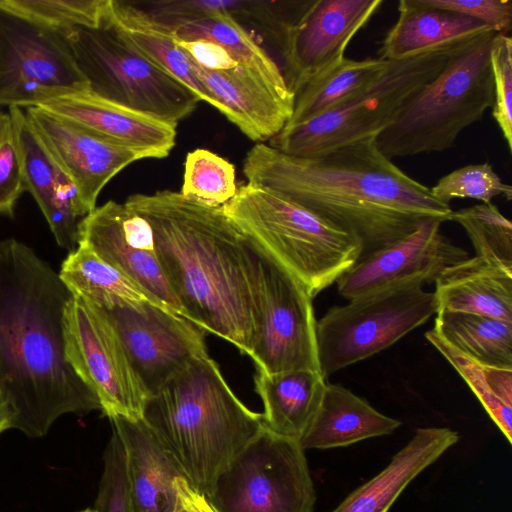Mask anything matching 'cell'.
<instances>
[{
	"label": "cell",
	"instance_id": "cell-2",
	"mask_svg": "<svg viewBox=\"0 0 512 512\" xmlns=\"http://www.w3.org/2000/svg\"><path fill=\"white\" fill-rule=\"evenodd\" d=\"M243 173L247 183L276 191L350 234L361 246L359 260L426 220L449 221L453 211L384 156L376 136L309 157L258 143L247 152Z\"/></svg>",
	"mask_w": 512,
	"mask_h": 512
},
{
	"label": "cell",
	"instance_id": "cell-38",
	"mask_svg": "<svg viewBox=\"0 0 512 512\" xmlns=\"http://www.w3.org/2000/svg\"><path fill=\"white\" fill-rule=\"evenodd\" d=\"M438 200L449 203L454 198H471L483 204L496 196L512 198V188L504 183L488 162L470 164L443 176L430 188Z\"/></svg>",
	"mask_w": 512,
	"mask_h": 512
},
{
	"label": "cell",
	"instance_id": "cell-9",
	"mask_svg": "<svg viewBox=\"0 0 512 512\" xmlns=\"http://www.w3.org/2000/svg\"><path fill=\"white\" fill-rule=\"evenodd\" d=\"M408 279L331 307L317 321L319 370L324 378L387 349L438 311L434 292Z\"/></svg>",
	"mask_w": 512,
	"mask_h": 512
},
{
	"label": "cell",
	"instance_id": "cell-17",
	"mask_svg": "<svg viewBox=\"0 0 512 512\" xmlns=\"http://www.w3.org/2000/svg\"><path fill=\"white\" fill-rule=\"evenodd\" d=\"M61 169L74 182L87 215L106 184L133 162L150 155L38 107L25 111Z\"/></svg>",
	"mask_w": 512,
	"mask_h": 512
},
{
	"label": "cell",
	"instance_id": "cell-15",
	"mask_svg": "<svg viewBox=\"0 0 512 512\" xmlns=\"http://www.w3.org/2000/svg\"><path fill=\"white\" fill-rule=\"evenodd\" d=\"M383 0H310L287 27L280 51L283 76L295 94L345 58L348 44Z\"/></svg>",
	"mask_w": 512,
	"mask_h": 512
},
{
	"label": "cell",
	"instance_id": "cell-10",
	"mask_svg": "<svg viewBox=\"0 0 512 512\" xmlns=\"http://www.w3.org/2000/svg\"><path fill=\"white\" fill-rule=\"evenodd\" d=\"M216 512H313L316 493L299 441L263 428L216 478Z\"/></svg>",
	"mask_w": 512,
	"mask_h": 512
},
{
	"label": "cell",
	"instance_id": "cell-22",
	"mask_svg": "<svg viewBox=\"0 0 512 512\" xmlns=\"http://www.w3.org/2000/svg\"><path fill=\"white\" fill-rule=\"evenodd\" d=\"M458 440V432L447 427L418 428L384 469L331 512H388L408 485Z\"/></svg>",
	"mask_w": 512,
	"mask_h": 512
},
{
	"label": "cell",
	"instance_id": "cell-37",
	"mask_svg": "<svg viewBox=\"0 0 512 512\" xmlns=\"http://www.w3.org/2000/svg\"><path fill=\"white\" fill-rule=\"evenodd\" d=\"M154 23L169 27L216 13L248 20L254 13L255 0H161L132 2Z\"/></svg>",
	"mask_w": 512,
	"mask_h": 512
},
{
	"label": "cell",
	"instance_id": "cell-30",
	"mask_svg": "<svg viewBox=\"0 0 512 512\" xmlns=\"http://www.w3.org/2000/svg\"><path fill=\"white\" fill-rule=\"evenodd\" d=\"M435 315L433 328L457 350L483 364L512 368V322L466 312Z\"/></svg>",
	"mask_w": 512,
	"mask_h": 512
},
{
	"label": "cell",
	"instance_id": "cell-42",
	"mask_svg": "<svg viewBox=\"0 0 512 512\" xmlns=\"http://www.w3.org/2000/svg\"><path fill=\"white\" fill-rule=\"evenodd\" d=\"M427 4L479 20L497 34L508 35L512 27L511 0H425Z\"/></svg>",
	"mask_w": 512,
	"mask_h": 512
},
{
	"label": "cell",
	"instance_id": "cell-41",
	"mask_svg": "<svg viewBox=\"0 0 512 512\" xmlns=\"http://www.w3.org/2000/svg\"><path fill=\"white\" fill-rule=\"evenodd\" d=\"M24 191L21 159L11 121L0 144V216H14L15 205Z\"/></svg>",
	"mask_w": 512,
	"mask_h": 512
},
{
	"label": "cell",
	"instance_id": "cell-28",
	"mask_svg": "<svg viewBox=\"0 0 512 512\" xmlns=\"http://www.w3.org/2000/svg\"><path fill=\"white\" fill-rule=\"evenodd\" d=\"M110 21L146 58L185 85L200 101L219 110L215 99L193 72L186 54L132 2L110 0Z\"/></svg>",
	"mask_w": 512,
	"mask_h": 512
},
{
	"label": "cell",
	"instance_id": "cell-18",
	"mask_svg": "<svg viewBox=\"0 0 512 512\" xmlns=\"http://www.w3.org/2000/svg\"><path fill=\"white\" fill-rule=\"evenodd\" d=\"M442 223L426 220L408 235L357 261L336 281L339 294L350 300L408 279L434 282L445 268L469 257L441 233Z\"/></svg>",
	"mask_w": 512,
	"mask_h": 512
},
{
	"label": "cell",
	"instance_id": "cell-45",
	"mask_svg": "<svg viewBox=\"0 0 512 512\" xmlns=\"http://www.w3.org/2000/svg\"><path fill=\"white\" fill-rule=\"evenodd\" d=\"M16 416L11 397L0 377V435L9 429H14Z\"/></svg>",
	"mask_w": 512,
	"mask_h": 512
},
{
	"label": "cell",
	"instance_id": "cell-43",
	"mask_svg": "<svg viewBox=\"0 0 512 512\" xmlns=\"http://www.w3.org/2000/svg\"><path fill=\"white\" fill-rule=\"evenodd\" d=\"M173 40L190 60L208 70H230L239 65L226 49L215 42L203 39Z\"/></svg>",
	"mask_w": 512,
	"mask_h": 512
},
{
	"label": "cell",
	"instance_id": "cell-12",
	"mask_svg": "<svg viewBox=\"0 0 512 512\" xmlns=\"http://www.w3.org/2000/svg\"><path fill=\"white\" fill-rule=\"evenodd\" d=\"M87 87L65 34L0 8V106L35 107L53 91Z\"/></svg>",
	"mask_w": 512,
	"mask_h": 512
},
{
	"label": "cell",
	"instance_id": "cell-46",
	"mask_svg": "<svg viewBox=\"0 0 512 512\" xmlns=\"http://www.w3.org/2000/svg\"><path fill=\"white\" fill-rule=\"evenodd\" d=\"M11 126V117L9 112L0 110V144Z\"/></svg>",
	"mask_w": 512,
	"mask_h": 512
},
{
	"label": "cell",
	"instance_id": "cell-16",
	"mask_svg": "<svg viewBox=\"0 0 512 512\" xmlns=\"http://www.w3.org/2000/svg\"><path fill=\"white\" fill-rule=\"evenodd\" d=\"M78 242L184 317L161 266L150 224L126 203L109 200L96 206L79 221Z\"/></svg>",
	"mask_w": 512,
	"mask_h": 512
},
{
	"label": "cell",
	"instance_id": "cell-8",
	"mask_svg": "<svg viewBox=\"0 0 512 512\" xmlns=\"http://www.w3.org/2000/svg\"><path fill=\"white\" fill-rule=\"evenodd\" d=\"M75 63L97 95L178 124L200 99L138 51L109 21L99 28H75L65 34Z\"/></svg>",
	"mask_w": 512,
	"mask_h": 512
},
{
	"label": "cell",
	"instance_id": "cell-34",
	"mask_svg": "<svg viewBox=\"0 0 512 512\" xmlns=\"http://www.w3.org/2000/svg\"><path fill=\"white\" fill-rule=\"evenodd\" d=\"M8 112L21 159L25 189L45 215L50 205L59 165L32 126L24 109L10 107Z\"/></svg>",
	"mask_w": 512,
	"mask_h": 512
},
{
	"label": "cell",
	"instance_id": "cell-11",
	"mask_svg": "<svg viewBox=\"0 0 512 512\" xmlns=\"http://www.w3.org/2000/svg\"><path fill=\"white\" fill-rule=\"evenodd\" d=\"M66 362L97 396L101 411L140 419L147 394L135 375L120 340L103 312L75 296L63 315Z\"/></svg>",
	"mask_w": 512,
	"mask_h": 512
},
{
	"label": "cell",
	"instance_id": "cell-35",
	"mask_svg": "<svg viewBox=\"0 0 512 512\" xmlns=\"http://www.w3.org/2000/svg\"><path fill=\"white\" fill-rule=\"evenodd\" d=\"M238 190L234 165L216 153L197 148L186 155L181 194L201 204L222 207Z\"/></svg>",
	"mask_w": 512,
	"mask_h": 512
},
{
	"label": "cell",
	"instance_id": "cell-5",
	"mask_svg": "<svg viewBox=\"0 0 512 512\" xmlns=\"http://www.w3.org/2000/svg\"><path fill=\"white\" fill-rule=\"evenodd\" d=\"M222 209L312 298L336 283L361 257L354 237L271 189L241 185Z\"/></svg>",
	"mask_w": 512,
	"mask_h": 512
},
{
	"label": "cell",
	"instance_id": "cell-44",
	"mask_svg": "<svg viewBox=\"0 0 512 512\" xmlns=\"http://www.w3.org/2000/svg\"><path fill=\"white\" fill-rule=\"evenodd\" d=\"M176 501L173 512H216L207 497L195 489L185 477L175 482Z\"/></svg>",
	"mask_w": 512,
	"mask_h": 512
},
{
	"label": "cell",
	"instance_id": "cell-27",
	"mask_svg": "<svg viewBox=\"0 0 512 512\" xmlns=\"http://www.w3.org/2000/svg\"><path fill=\"white\" fill-rule=\"evenodd\" d=\"M58 275L73 295L103 309L118 306L140 308L148 303L164 306L84 242H78L77 247L68 253Z\"/></svg>",
	"mask_w": 512,
	"mask_h": 512
},
{
	"label": "cell",
	"instance_id": "cell-23",
	"mask_svg": "<svg viewBox=\"0 0 512 512\" xmlns=\"http://www.w3.org/2000/svg\"><path fill=\"white\" fill-rule=\"evenodd\" d=\"M434 283L438 311L512 322V266L475 255L445 268Z\"/></svg>",
	"mask_w": 512,
	"mask_h": 512
},
{
	"label": "cell",
	"instance_id": "cell-21",
	"mask_svg": "<svg viewBox=\"0 0 512 512\" xmlns=\"http://www.w3.org/2000/svg\"><path fill=\"white\" fill-rule=\"evenodd\" d=\"M109 419L125 453L130 512H173L174 482L185 477L174 457L143 418Z\"/></svg>",
	"mask_w": 512,
	"mask_h": 512
},
{
	"label": "cell",
	"instance_id": "cell-14",
	"mask_svg": "<svg viewBox=\"0 0 512 512\" xmlns=\"http://www.w3.org/2000/svg\"><path fill=\"white\" fill-rule=\"evenodd\" d=\"M98 308L116 332L147 397L192 361L208 355L204 331L164 306Z\"/></svg>",
	"mask_w": 512,
	"mask_h": 512
},
{
	"label": "cell",
	"instance_id": "cell-3",
	"mask_svg": "<svg viewBox=\"0 0 512 512\" xmlns=\"http://www.w3.org/2000/svg\"><path fill=\"white\" fill-rule=\"evenodd\" d=\"M72 297L32 248L0 241V377L16 410L14 429L28 438L45 436L63 415L101 410L65 360L63 315Z\"/></svg>",
	"mask_w": 512,
	"mask_h": 512
},
{
	"label": "cell",
	"instance_id": "cell-36",
	"mask_svg": "<svg viewBox=\"0 0 512 512\" xmlns=\"http://www.w3.org/2000/svg\"><path fill=\"white\" fill-rule=\"evenodd\" d=\"M450 220L467 233L476 256L512 266V224L492 203L452 211Z\"/></svg>",
	"mask_w": 512,
	"mask_h": 512
},
{
	"label": "cell",
	"instance_id": "cell-39",
	"mask_svg": "<svg viewBox=\"0 0 512 512\" xmlns=\"http://www.w3.org/2000/svg\"><path fill=\"white\" fill-rule=\"evenodd\" d=\"M493 79L494 102L492 116L498 124L504 141L512 151V39L496 34L489 49Z\"/></svg>",
	"mask_w": 512,
	"mask_h": 512
},
{
	"label": "cell",
	"instance_id": "cell-25",
	"mask_svg": "<svg viewBox=\"0 0 512 512\" xmlns=\"http://www.w3.org/2000/svg\"><path fill=\"white\" fill-rule=\"evenodd\" d=\"M254 382L264 406V428L299 441L319 409L326 378L315 370L267 374L257 369Z\"/></svg>",
	"mask_w": 512,
	"mask_h": 512
},
{
	"label": "cell",
	"instance_id": "cell-32",
	"mask_svg": "<svg viewBox=\"0 0 512 512\" xmlns=\"http://www.w3.org/2000/svg\"><path fill=\"white\" fill-rule=\"evenodd\" d=\"M425 338L464 379L506 440L512 442V368L480 363L457 350L434 329Z\"/></svg>",
	"mask_w": 512,
	"mask_h": 512
},
{
	"label": "cell",
	"instance_id": "cell-47",
	"mask_svg": "<svg viewBox=\"0 0 512 512\" xmlns=\"http://www.w3.org/2000/svg\"><path fill=\"white\" fill-rule=\"evenodd\" d=\"M79 512H97V510H95L94 508H87V509H84V510H81Z\"/></svg>",
	"mask_w": 512,
	"mask_h": 512
},
{
	"label": "cell",
	"instance_id": "cell-26",
	"mask_svg": "<svg viewBox=\"0 0 512 512\" xmlns=\"http://www.w3.org/2000/svg\"><path fill=\"white\" fill-rule=\"evenodd\" d=\"M486 28L477 19L425 0H400L398 18L383 40L379 58L399 59Z\"/></svg>",
	"mask_w": 512,
	"mask_h": 512
},
{
	"label": "cell",
	"instance_id": "cell-40",
	"mask_svg": "<svg viewBox=\"0 0 512 512\" xmlns=\"http://www.w3.org/2000/svg\"><path fill=\"white\" fill-rule=\"evenodd\" d=\"M94 509L97 512H130L125 453L114 430L104 451Z\"/></svg>",
	"mask_w": 512,
	"mask_h": 512
},
{
	"label": "cell",
	"instance_id": "cell-29",
	"mask_svg": "<svg viewBox=\"0 0 512 512\" xmlns=\"http://www.w3.org/2000/svg\"><path fill=\"white\" fill-rule=\"evenodd\" d=\"M158 26L175 40L203 39L219 44L239 65L256 73L284 98L294 100L280 67L231 15L216 13L169 27Z\"/></svg>",
	"mask_w": 512,
	"mask_h": 512
},
{
	"label": "cell",
	"instance_id": "cell-20",
	"mask_svg": "<svg viewBox=\"0 0 512 512\" xmlns=\"http://www.w3.org/2000/svg\"><path fill=\"white\" fill-rule=\"evenodd\" d=\"M189 61L219 112L250 140L269 141L290 120L294 100L281 96L250 69L238 65L230 70H208Z\"/></svg>",
	"mask_w": 512,
	"mask_h": 512
},
{
	"label": "cell",
	"instance_id": "cell-4",
	"mask_svg": "<svg viewBox=\"0 0 512 512\" xmlns=\"http://www.w3.org/2000/svg\"><path fill=\"white\" fill-rule=\"evenodd\" d=\"M142 418L205 496L264 428L262 414L239 400L209 355L192 361L148 396Z\"/></svg>",
	"mask_w": 512,
	"mask_h": 512
},
{
	"label": "cell",
	"instance_id": "cell-19",
	"mask_svg": "<svg viewBox=\"0 0 512 512\" xmlns=\"http://www.w3.org/2000/svg\"><path fill=\"white\" fill-rule=\"evenodd\" d=\"M35 107L143 150L151 158H164L175 146L176 124L108 100L88 87L53 91L44 95Z\"/></svg>",
	"mask_w": 512,
	"mask_h": 512
},
{
	"label": "cell",
	"instance_id": "cell-33",
	"mask_svg": "<svg viewBox=\"0 0 512 512\" xmlns=\"http://www.w3.org/2000/svg\"><path fill=\"white\" fill-rule=\"evenodd\" d=\"M0 8L63 34L99 28L110 19V0H0Z\"/></svg>",
	"mask_w": 512,
	"mask_h": 512
},
{
	"label": "cell",
	"instance_id": "cell-31",
	"mask_svg": "<svg viewBox=\"0 0 512 512\" xmlns=\"http://www.w3.org/2000/svg\"><path fill=\"white\" fill-rule=\"evenodd\" d=\"M387 60L344 58L305 83L295 94L293 112L285 127L305 122L338 106L373 80Z\"/></svg>",
	"mask_w": 512,
	"mask_h": 512
},
{
	"label": "cell",
	"instance_id": "cell-13",
	"mask_svg": "<svg viewBox=\"0 0 512 512\" xmlns=\"http://www.w3.org/2000/svg\"><path fill=\"white\" fill-rule=\"evenodd\" d=\"M259 251L263 265L262 318L248 356L258 370L267 374L320 371L313 298L297 280Z\"/></svg>",
	"mask_w": 512,
	"mask_h": 512
},
{
	"label": "cell",
	"instance_id": "cell-24",
	"mask_svg": "<svg viewBox=\"0 0 512 512\" xmlns=\"http://www.w3.org/2000/svg\"><path fill=\"white\" fill-rule=\"evenodd\" d=\"M401 422L340 384L327 383L319 409L299 444L302 449L346 447L392 434Z\"/></svg>",
	"mask_w": 512,
	"mask_h": 512
},
{
	"label": "cell",
	"instance_id": "cell-1",
	"mask_svg": "<svg viewBox=\"0 0 512 512\" xmlns=\"http://www.w3.org/2000/svg\"><path fill=\"white\" fill-rule=\"evenodd\" d=\"M150 224L184 318L249 355L262 318L259 249L224 213L175 191L125 201Z\"/></svg>",
	"mask_w": 512,
	"mask_h": 512
},
{
	"label": "cell",
	"instance_id": "cell-7",
	"mask_svg": "<svg viewBox=\"0 0 512 512\" xmlns=\"http://www.w3.org/2000/svg\"><path fill=\"white\" fill-rule=\"evenodd\" d=\"M478 32L387 60L384 69L346 101L305 122L284 127L268 145L287 155L309 157L377 136Z\"/></svg>",
	"mask_w": 512,
	"mask_h": 512
},
{
	"label": "cell",
	"instance_id": "cell-6",
	"mask_svg": "<svg viewBox=\"0 0 512 512\" xmlns=\"http://www.w3.org/2000/svg\"><path fill=\"white\" fill-rule=\"evenodd\" d=\"M496 34L490 28L475 34L376 136L384 156L442 152L483 117L494 102L489 49Z\"/></svg>",
	"mask_w": 512,
	"mask_h": 512
}]
</instances>
